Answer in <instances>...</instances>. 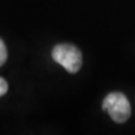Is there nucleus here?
<instances>
[{"label": "nucleus", "instance_id": "f257e3e1", "mask_svg": "<svg viewBox=\"0 0 135 135\" xmlns=\"http://www.w3.org/2000/svg\"><path fill=\"white\" fill-rule=\"evenodd\" d=\"M52 57L70 73H77L82 65V54L77 46L69 43L57 44L52 50Z\"/></svg>", "mask_w": 135, "mask_h": 135}, {"label": "nucleus", "instance_id": "f03ea898", "mask_svg": "<svg viewBox=\"0 0 135 135\" xmlns=\"http://www.w3.org/2000/svg\"><path fill=\"white\" fill-rule=\"evenodd\" d=\"M103 109L107 110L110 118L118 124H123L129 118L132 108L129 100L122 92H110L103 101Z\"/></svg>", "mask_w": 135, "mask_h": 135}, {"label": "nucleus", "instance_id": "7ed1b4c3", "mask_svg": "<svg viewBox=\"0 0 135 135\" xmlns=\"http://www.w3.org/2000/svg\"><path fill=\"white\" fill-rule=\"evenodd\" d=\"M7 57H8V53H7V47L3 41L0 38V66L3 65L7 61Z\"/></svg>", "mask_w": 135, "mask_h": 135}, {"label": "nucleus", "instance_id": "20e7f679", "mask_svg": "<svg viewBox=\"0 0 135 135\" xmlns=\"http://www.w3.org/2000/svg\"><path fill=\"white\" fill-rule=\"evenodd\" d=\"M7 91H8V83L2 77H0V97L6 95Z\"/></svg>", "mask_w": 135, "mask_h": 135}]
</instances>
